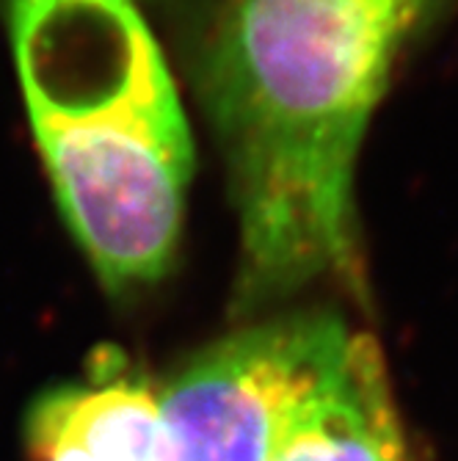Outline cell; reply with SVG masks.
Masks as SVG:
<instances>
[{"label": "cell", "instance_id": "1", "mask_svg": "<svg viewBox=\"0 0 458 461\" xmlns=\"http://www.w3.org/2000/svg\"><path fill=\"white\" fill-rule=\"evenodd\" d=\"M434 0H235L202 64L240 230L235 312L315 282L364 299L356 158Z\"/></svg>", "mask_w": 458, "mask_h": 461}, {"label": "cell", "instance_id": "2", "mask_svg": "<svg viewBox=\"0 0 458 461\" xmlns=\"http://www.w3.org/2000/svg\"><path fill=\"white\" fill-rule=\"evenodd\" d=\"M58 213L111 293L172 271L193 136L139 0H0Z\"/></svg>", "mask_w": 458, "mask_h": 461}, {"label": "cell", "instance_id": "3", "mask_svg": "<svg viewBox=\"0 0 458 461\" xmlns=\"http://www.w3.org/2000/svg\"><path fill=\"white\" fill-rule=\"evenodd\" d=\"M335 312L232 331L157 393L163 461H271L296 406L351 340Z\"/></svg>", "mask_w": 458, "mask_h": 461}, {"label": "cell", "instance_id": "4", "mask_svg": "<svg viewBox=\"0 0 458 461\" xmlns=\"http://www.w3.org/2000/svg\"><path fill=\"white\" fill-rule=\"evenodd\" d=\"M271 461H406L379 343L354 331L293 417Z\"/></svg>", "mask_w": 458, "mask_h": 461}, {"label": "cell", "instance_id": "5", "mask_svg": "<svg viewBox=\"0 0 458 461\" xmlns=\"http://www.w3.org/2000/svg\"><path fill=\"white\" fill-rule=\"evenodd\" d=\"M25 434L31 447L67 442L92 461H163L157 393L124 379L45 393L28 411Z\"/></svg>", "mask_w": 458, "mask_h": 461}, {"label": "cell", "instance_id": "6", "mask_svg": "<svg viewBox=\"0 0 458 461\" xmlns=\"http://www.w3.org/2000/svg\"><path fill=\"white\" fill-rule=\"evenodd\" d=\"M31 450L39 461H92L86 453L77 450L75 445H67V442H48V445L31 447Z\"/></svg>", "mask_w": 458, "mask_h": 461}]
</instances>
